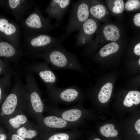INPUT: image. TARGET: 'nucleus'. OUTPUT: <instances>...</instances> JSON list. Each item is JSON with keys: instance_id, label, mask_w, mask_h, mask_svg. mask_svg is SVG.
Here are the masks:
<instances>
[{"instance_id": "14", "label": "nucleus", "mask_w": 140, "mask_h": 140, "mask_svg": "<svg viewBox=\"0 0 140 140\" xmlns=\"http://www.w3.org/2000/svg\"><path fill=\"white\" fill-rule=\"evenodd\" d=\"M80 132L77 129L42 134L35 140H77Z\"/></svg>"}, {"instance_id": "10", "label": "nucleus", "mask_w": 140, "mask_h": 140, "mask_svg": "<svg viewBox=\"0 0 140 140\" xmlns=\"http://www.w3.org/2000/svg\"><path fill=\"white\" fill-rule=\"evenodd\" d=\"M46 60L34 63L27 66L26 71L35 73L40 77L46 87V90L55 86L58 79Z\"/></svg>"}, {"instance_id": "19", "label": "nucleus", "mask_w": 140, "mask_h": 140, "mask_svg": "<svg viewBox=\"0 0 140 140\" xmlns=\"http://www.w3.org/2000/svg\"><path fill=\"white\" fill-rule=\"evenodd\" d=\"M113 86L110 82H108L104 84L101 88L98 95L99 101L104 103L109 100L111 95Z\"/></svg>"}, {"instance_id": "34", "label": "nucleus", "mask_w": 140, "mask_h": 140, "mask_svg": "<svg viewBox=\"0 0 140 140\" xmlns=\"http://www.w3.org/2000/svg\"><path fill=\"white\" fill-rule=\"evenodd\" d=\"M93 140H101L99 138H96L94 139Z\"/></svg>"}, {"instance_id": "22", "label": "nucleus", "mask_w": 140, "mask_h": 140, "mask_svg": "<svg viewBox=\"0 0 140 140\" xmlns=\"http://www.w3.org/2000/svg\"><path fill=\"white\" fill-rule=\"evenodd\" d=\"M119 48L118 44L116 42L109 43L102 47L100 51V55L105 57L117 52Z\"/></svg>"}, {"instance_id": "30", "label": "nucleus", "mask_w": 140, "mask_h": 140, "mask_svg": "<svg viewBox=\"0 0 140 140\" xmlns=\"http://www.w3.org/2000/svg\"><path fill=\"white\" fill-rule=\"evenodd\" d=\"M134 22L136 26H140V13H136L134 16L133 19Z\"/></svg>"}, {"instance_id": "16", "label": "nucleus", "mask_w": 140, "mask_h": 140, "mask_svg": "<svg viewBox=\"0 0 140 140\" xmlns=\"http://www.w3.org/2000/svg\"><path fill=\"white\" fill-rule=\"evenodd\" d=\"M13 133L26 140H35L42 134L37 124L30 121Z\"/></svg>"}, {"instance_id": "12", "label": "nucleus", "mask_w": 140, "mask_h": 140, "mask_svg": "<svg viewBox=\"0 0 140 140\" xmlns=\"http://www.w3.org/2000/svg\"><path fill=\"white\" fill-rule=\"evenodd\" d=\"M71 2L70 0H51L45 9L41 12L46 13L50 18H55L59 23Z\"/></svg>"}, {"instance_id": "5", "label": "nucleus", "mask_w": 140, "mask_h": 140, "mask_svg": "<svg viewBox=\"0 0 140 140\" xmlns=\"http://www.w3.org/2000/svg\"><path fill=\"white\" fill-rule=\"evenodd\" d=\"M50 19L49 17H44L39 7L36 6L29 16L20 22V26L25 36L37 33L48 34L56 26L51 23Z\"/></svg>"}, {"instance_id": "17", "label": "nucleus", "mask_w": 140, "mask_h": 140, "mask_svg": "<svg viewBox=\"0 0 140 140\" xmlns=\"http://www.w3.org/2000/svg\"><path fill=\"white\" fill-rule=\"evenodd\" d=\"M13 74L11 68L9 65L5 73L0 78V105L11 88Z\"/></svg>"}, {"instance_id": "8", "label": "nucleus", "mask_w": 140, "mask_h": 140, "mask_svg": "<svg viewBox=\"0 0 140 140\" xmlns=\"http://www.w3.org/2000/svg\"><path fill=\"white\" fill-rule=\"evenodd\" d=\"M36 121L42 134L77 129L80 124L69 122L60 117L53 115H43Z\"/></svg>"}, {"instance_id": "23", "label": "nucleus", "mask_w": 140, "mask_h": 140, "mask_svg": "<svg viewBox=\"0 0 140 140\" xmlns=\"http://www.w3.org/2000/svg\"><path fill=\"white\" fill-rule=\"evenodd\" d=\"M100 131L101 134L106 137H115L118 134L117 131L112 124L104 125L100 128Z\"/></svg>"}, {"instance_id": "15", "label": "nucleus", "mask_w": 140, "mask_h": 140, "mask_svg": "<svg viewBox=\"0 0 140 140\" xmlns=\"http://www.w3.org/2000/svg\"><path fill=\"white\" fill-rule=\"evenodd\" d=\"M28 116L26 113L22 111L16 113L9 118L3 123L7 132L13 133L29 121Z\"/></svg>"}, {"instance_id": "13", "label": "nucleus", "mask_w": 140, "mask_h": 140, "mask_svg": "<svg viewBox=\"0 0 140 140\" xmlns=\"http://www.w3.org/2000/svg\"><path fill=\"white\" fill-rule=\"evenodd\" d=\"M23 54L21 49L0 39V57L5 59L6 61H10L17 65Z\"/></svg>"}, {"instance_id": "18", "label": "nucleus", "mask_w": 140, "mask_h": 140, "mask_svg": "<svg viewBox=\"0 0 140 140\" xmlns=\"http://www.w3.org/2000/svg\"><path fill=\"white\" fill-rule=\"evenodd\" d=\"M103 32L105 38L108 40L115 41L120 38L119 30L116 26L113 25L108 24L105 26Z\"/></svg>"}, {"instance_id": "9", "label": "nucleus", "mask_w": 140, "mask_h": 140, "mask_svg": "<svg viewBox=\"0 0 140 140\" xmlns=\"http://www.w3.org/2000/svg\"><path fill=\"white\" fill-rule=\"evenodd\" d=\"M20 27L12 20L0 16V36L17 48L21 49Z\"/></svg>"}, {"instance_id": "6", "label": "nucleus", "mask_w": 140, "mask_h": 140, "mask_svg": "<svg viewBox=\"0 0 140 140\" xmlns=\"http://www.w3.org/2000/svg\"><path fill=\"white\" fill-rule=\"evenodd\" d=\"M46 95L49 104L56 106L59 103L69 104L79 101L81 93L76 85L61 88L55 86L46 90Z\"/></svg>"}, {"instance_id": "24", "label": "nucleus", "mask_w": 140, "mask_h": 140, "mask_svg": "<svg viewBox=\"0 0 140 140\" xmlns=\"http://www.w3.org/2000/svg\"><path fill=\"white\" fill-rule=\"evenodd\" d=\"M97 26L96 22L91 18H89L82 24L81 28L93 34L96 31Z\"/></svg>"}, {"instance_id": "28", "label": "nucleus", "mask_w": 140, "mask_h": 140, "mask_svg": "<svg viewBox=\"0 0 140 140\" xmlns=\"http://www.w3.org/2000/svg\"><path fill=\"white\" fill-rule=\"evenodd\" d=\"M9 65V63L5 64H0V77L5 73Z\"/></svg>"}, {"instance_id": "35", "label": "nucleus", "mask_w": 140, "mask_h": 140, "mask_svg": "<svg viewBox=\"0 0 140 140\" xmlns=\"http://www.w3.org/2000/svg\"><path fill=\"white\" fill-rule=\"evenodd\" d=\"M138 63L139 65H140V59H139L138 61Z\"/></svg>"}, {"instance_id": "3", "label": "nucleus", "mask_w": 140, "mask_h": 140, "mask_svg": "<svg viewBox=\"0 0 140 140\" xmlns=\"http://www.w3.org/2000/svg\"><path fill=\"white\" fill-rule=\"evenodd\" d=\"M25 78L28 96L26 113L36 121L43 115L45 111L46 105L43 100L40 90L33 73L26 71Z\"/></svg>"}, {"instance_id": "26", "label": "nucleus", "mask_w": 140, "mask_h": 140, "mask_svg": "<svg viewBox=\"0 0 140 140\" xmlns=\"http://www.w3.org/2000/svg\"><path fill=\"white\" fill-rule=\"evenodd\" d=\"M140 6V1L138 0H128L125 4V9L129 11H132L134 9H138Z\"/></svg>"}, {"instance_id": "20", "label": "nucleus", "mask_w": 140, "mask_h": 140, "mask_svg": "<svg viewBox=\"0 0 140 140\" xmlns=\"http://www.w3.org/2000/svg\"><path fill=\"white\" fill-rule=\"evenodd\" d=\"M140 102V93L137 91L129 92L124 100V105L127 107H131L134 104L137 105Z\"/></svg>"}, {"instance_id": "21", "label": "nucleus", "mask_w": 140, "mask_h": 140, "mask_svg": "<svg viewBox=\"0 0 140 140\" xmlns=\"http://www.w3.org/2000/svg\"><path fill=\"white\" fill-rule=\"evenodd\" d=\"M89 7V14L95 18L100 19L106 14V9L102 5L98 4Z\"/></svg>"}, {"instance_id": "33", "label": "nucleus", "mask_w": 140, "mask_h": 140, "mask_svg": "<svg viewBox=\"0 0 140 140\" xmlns=\"http://www.w3.org/2000/svg\"><path fill=\"white\" fill-rule=\"evenodd\" d=\"M8 63V62H7L6 61L0 59V64H5Z\"/></svg>"}, {"instance_id": "4", "label": "nucleus", "mask_w": 140, "mask_h": 140, "mask_svg": "<svg viewBox=\"0 0 140 140\" xmlns=\"http://www.w3.org/2000/svg\"><path fill=\"white\" fill-rule=\"evenodd\" d=\"M24 37L25 54L33 57L60 45L63 39L61 36L55 37L43 33L25 35Z\"/></svg>"}, {"instance_id": "2", "label": "nucleus", "mask_w": 140, "mask_h": 140, "mask_svg": "<svg viewBox=\"0 0 140 140\" xmlns=\"http://www.w3.org/2000/svg\"><path fill=\"white\" fill-rule=\"evenodd\" d=\"M34 57L43 59L51 66L52 69H65L81 71L82 68L76 55L66 50L60 45Z\"/></svg>"}, {"instance_id": "7", "label": "nucleus", "mask_w": 140, "mask_h": 140, "mask_svg": "<svg viewBox=\"0 0 140 140\" xmlns=\"http://www.w3.org/2000/svg\"><path fill=\"white\" fill-rule=\"evenodd\" d=\"M89 6L87 3L83 1L73 3L68 23L64 33L61 36L63 39L73 32L80 30L82 24L89 17Z\"/></svg>"}, {"instance_id": "32", "label": "nucleus", "mask_w": 140, "mask_h": 140, "mask_svg": "<svg viewBox=\"0 0 140 140\" xmlns=\"http://www.w3.org/2000/svg\"><path fill=\"white\" fill-rule=\"evenodd\" d=\"M135 130L138 134H140V119H139L136 122L135 124Z\"/></svg>"}, {"instance_id": "1", "label": "nucleus", "mask_w": 140, "mask_h": 140, "mask_svg": "<svg viewBox=\"0 0 140 140\" xmlns=\"http://www.w3.org/2000/svg\"><path fill=\"white\" fill-rule=\"evenodd\" d=\"M13 83L8 95L0 105V122L3 123L14 114L26 113L28 96L26 84L19 71L13 72Z\"/></svg>"}, {"instance_id": "31", "label": "nucleus", "mask_w": 140, "mask_h": 140, "mask_svg": "<svg viewBox=\"0 0 140 140\" xmlns=\"http://www.w3.org/2000/svg\"><path fill=\"white\" fill-rule=\"evenodd\" d=\"M134 52L135 54L138 55H140V43L136 44L134 48Z\"/></svg>"}, {"instance_id": "11", "label": "nucleus", "mask_w": 140, "mask_h": 140, "mask_svg": "<svg viewBox=\"0 0 140 140\" xmlns=\"http://www.w3.org/2000/svg\"><path fill=\"white\" fill-rule=\"evenodd\" d=\"M35 2L31 0H8L6 1L5 6L16 21L21 22L24 16L29 13Z\"/></svg>"}, {"instance_id": "29", "label": "nucleus", "mask_w": 140, "mask_h": 140, "mask_svg": "<svg viewBox=\"0 0 140 140\" xmlns=\"http://www.w3.org/2000/svg\"><path fill=\"white\" fill-rule=\"evenodd\" d=\"M0 140H9V135L8 133H6L0 129Z\"/></svg>"}, {"instance_id": "27", "label": "nucleus", "mask_w": 140, "mask_h": 140, "mask_svg": "<svg viewBox=\"0 0 140 140\" xmlns=\"http://www.w3.org/2000/svg\"><path fill=\"white\" fill-rule=\"evenodd\" d=\"M9 140H26L17 134L11 133H8Z\"/></svg>"}, {"instance_id": "25", "label": "nucleus", "mask_w": 140, "mask_h": 140, "mask_svg": "<svg viewBox=\"0 0 140 140\" xmlns=\"http://www.w3.org/2000/svg\"><path fill=\"white\" fill-rule=\"evenodd\" d=\"M124 4L123 0H115L114 3V5L112 8V11L115 13H120L124 10Z\"/></svg>"}]
</instances>
